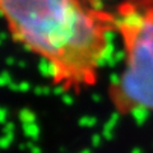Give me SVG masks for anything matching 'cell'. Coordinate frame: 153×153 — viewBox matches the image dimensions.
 I'll list each match as a JSON object with an SVG mask.
<instances>
[{
    "label": "cell",
    "mask_w": 153,
    "mask_h": 153,
    "mask_svg": "<svg viewBox=\"0 0 153 153\" xmlns=\"http://www.w3.org/2000/svg\"><path fill=\"white\" fill-rule=\"evenodd\" d=\"M9 33L46 61L55 85L79 93L96 84L114 13L88 0H0Z\"/></svg>",
    "instance_id": "1"
},
{
    "label": "cell",
    "mask_w": 153,
    "mask_h": 153,
    "mask_svg": "<svg viewBox=\"0 0 153 153\" xmlns=\"http://www.w3.org/2000/svg\"><path fill=\"white\" fill-rule=\"evenodd\" d=\"M114 31L125 63L110 89L111 102L120 114L153 112V0H124L114 13Z\"/></svg>",
    "instance_id": "2"
},
{
    "label": "cell",
    "mask_w": 153,
    "mask_h": 153,
    "mask_svg": "<svg viewBox=\"0 0 153 153\" xmlns=\"http://www.w3.org/2000/svg\"><path fill=\"white\" fill-rule=\"evenodd\" d=\"M88 1H91V3H94V4H96V1H94V0H88Z\"/></svg>",
    "instance_id": "3"
}]
</instances>
